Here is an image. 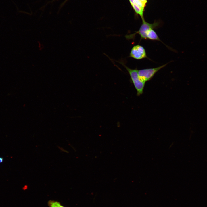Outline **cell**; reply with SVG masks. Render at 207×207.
I'll return each mask as SVG.
<instances>
[{
    "instance_id": "1",
    "label": "cell",
    "mask_w": 207,
    "mask_h": 207,
    "mask_svg": "<svg viewBox=\"0 0 207 207\" xmlns=\"http://www.w3.org/2000/svg\"><path fill=\"white\" fill-rule=\"evenodd\" d=\"M142 23L139 30L133 34L126 35L125 37L127 39H135V35L139 34L140 36V40L147 39V34L151 29H156L160 25V22L158 21H155L153 23H150L146 22L145 20H142Z\"/></svg>"
},
{
    "instance_id": "2",
    "label": "cell",
    "mask_w": 207,
    "mask_h": 207,
    "mask_svg": "<svg viewBox=\"0 0 207 207\" xmlns=\"http://www.w3.org/2000/svg\"><path fill=\"white\" fill-rule=\"evenodd\" d=\"M120 63L124 66L128 72L132 82L137 91V96H139L142 94L145 83L142 81L139 78L138 74V70L136 68L132 69L125 65L122 62H120Z\"/></svg>"
},
{
    "instance_id": "3",
    "label": "cell",
    "mask_w": 207,
    "mask_h": 207,
    "mask_svg": "<svg viewBox=\"0 0 207 207\" xmlns=\"http://www.w3.org/2000/svg\"><path fill=\"white\" fill-rule=\"evenodd\" d=\"M168 64L167 63L156 68L138 70L139 76L142 81L145 83L150 80L158 71L165 67Z\"/></svg>"
},
{
    "instance_id": "4",
    "label": "cell",
    "mask_w": 207,
    "mask_h": 207,
    "mask_svg": "<svg viewBox=\"0 0 207 207\" xmlns=\"http://www.w3.org/2000/svg\"><path fill=\"white\" fill-rule=\"evenodd\" d=\"M129 57L137 60H141L148 58L145 50L141 45H137L134 46L130 51Z\"/></svg>"
},
{
    "instance_id": "5",
    "label": "cell",
    "mask_w": 207,
    "mask_h": 207,
    "mask_svg": "<svg viewBox=\"0 0 207 207\" xmlns=\"http://www.w3.org/2000/svg\"><path fill=\"white\" fill-rule=\"evenodd\" d=\"M147 39L152 40L158 41L164 43L160 40L156 32L153 29L150 30L147 34ZM166 45L164 44V43Z\"/></svg>"
},
{
    "instance_id": "6",
    "label": "cell",
    "mask_w": 207,
    "mask_h": 207,
    "mask_svg": "<svg viewBox=\"0 0 207 207\" xmlns=\"http://www.w3.org/2000/svg\"><path fill=\"white\" fill-rule=\"evenodd\" d=\"M48 205L49 207H65L62 205L59 202L51 200L48 201Z\"/></svg>"
},
{
    "instance_id": "7",
    "label": "cell",
    "mask_w": 207,
    "mask_h": 207,
    "mask_svg": "<svg viewBox=\"0 0 207 207\" xmlns=\"http://www.w3.org/2000/svg\"><path fill=\"white\" fill-rule=\"evenodd\" d=\"M137 6L143 12L146 4L140 0H134Z\"/></svg>"
},
{
    "instance_id": "8",
    "label": "cell",
    "mask_w": 207,
    "mask_h": 207,
    "mask_svg": "<svg viewBox=\"0 0 207 207\" xmlns=\"http://www.w3.org/2000/svg\"><path fill=\"white\" fill-rule=\"evenodd\" d=\"M142 1V2H143L144 3L146 4V3H147V0H140Z\"/></svg>"
},
{
    "instance_id": "9",
    "label": "cell",
    "mask_w": 207,
    "mask_h": 207,
    "mask_svg": "<svg viewBox=\"0 0 207 207\" xmlns=\"http://www.w3.org/2000/svg\"><path fill=\"white\" fill-rule=\"evenodd\" d=\"M3 161V158H2L0 157V163H1Z\"/></svg>"
}]
</instances>
